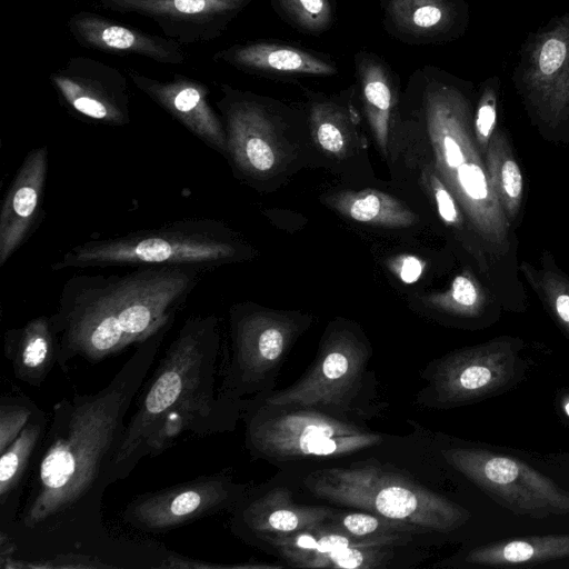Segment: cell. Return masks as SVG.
Segmentation results:
<instances>
[{
  "label": "cell",
  "mask_w": 569,
  "mask_h": 569,
  "mask_svg": "<svg viewBox=\"0 0 569 569\" xmlns=\"http://www.w3.org/2000/svg\"><path fill=\"white\" fill-rule=\"evenodd\" d=\"M496 104L493 93L487 90L481 99L475 119V129L479 141L489 139L496 123Z\"/></svg>",
  "instance_id": "36"
},
{
  "label": "cell",
  "mask_w": 569,
  "mask_h": 569,
  "mask_svg": "<svg viewBox=\"0 0 569 569\" xmlns=\"http://www.w3.org/2000/svg\"><path fill=\"white\" fill-rule=\"evenodd\" d=\"M330 522L356 538H378L403 535H425L419 528L383 516L355 509H338Z\"/></svg>",
  "instance_id": "29"
},
{
  "label": "cell",
  "mask_w": 569,
  "mask_h": 569,
  "mask_svg": "<svg viewBox=\"0 0 569 569\" xmlns=\"http://www.w3.org/2000/svg\"><path fill=\"white\" fill-rule=\"evenodd\" d=\"M487 168L498 200L505 202V206L513 217L523 189V179L518 163L510 156L506 154L503 149L501 154L498 151L496 141H493L491 151L490 153L488 152Z\"/></svg>",
  "instance_id": "30"
},
{
  "label": "cell",
  "mask_w": 569,
  "mask_h": 569,
  "mask_svg": "<svg viewBox=\"0 0 569 569\" xmlns=\"http://www.w3.org/2000/svg\"><path fill=\"white\" fill-rule=\"evenodd\" d=\"M543 280L546 300L561 326L569 332V284L552 274Z\"/></svg>",
  "instance_id": "35"
},
{
  "label": "cell",
  "mask_w": 569,
  "mask_h": 569,
  "mask_svg": "<svg viewBox=\"0 0 569 569\" xmlns=\"http://www.w3.org/2000/svg\"><path fill=\"white\" fill-rule=\"evenodd\" d=\"M311 133L328 156L342 158L350 142V126L343 109L331 101H316L310 109Z\"/></svg>",
  "instance_id": "28"
},
{
  "label": "cell",
  "mask_w": 569,
  "mask_h": 569,
  "mask_svg": "<svg viewBox=\"0 0 569 569\" xmlns=\"http://www.w3.org/2000/svg\"><path fill=\"white\" fill-rule=\"evenodd\" d=\"M569 558V533L530 536L497 541L469 550L471 566L516 567Z\"/></svg>",
  "instance_id": "26"
},
{
  "label": "cell",
  "mask_w": 569,
  "mask_h": 569,
  "mask_svg": "<svg viewBox=\"0 0 569 569\" xmlns=\"http://www.w3.org/2000/svg\"><path fill=\"white\" fill-rule=\"evenodd\" d=\"M127 74L133 84L180 122L209 148L227 158V133L222 118L209 102V87L181 73L160 80L132 69Z\"/></svg>",
  "instance_id": "17"
},
{
  "label": "cell",
  "mask_w": 569,
  "mask_h": 569,
  "mask_svg": "<svg viewBox=\"0 0 569 569\" xmlns=\"http://www.w3.org/2000/svg\"><path fill=\"white\" fill-rule=\"evenodd\" d=\"M413 169L426 194L433 200L441 220L451 228L461 227L458 203L439 177L428 167L419 163L393 162Z\"/></svg>",
  "instance_id": "34"
},
{
  "label": "cell",
  "mask_w": 569,
  "mask_h": 569,
  "mask_svg": "<svg viewBox=\"0 0 569 569\" xmlns=\"http://www.w3.org/2000/svg\"><path fill=\"white\" fill-rule=\"evenodd\" d=\"M363 110L380 152L388 157L390 129L397 110L395 74L388 64L371 52L355 57Z\"/></svg>",
  "instance_id": "24"
},
{
  "label": "cell",
  "mask_w": 569,
  "mask_h": 569,
  "mask_svg": "<svg viewBox=\"0 0 569 569\" xmlns=\"http://www.w3.org/2000/svg\"><path fill=\"white\" fill-rule=\"evenodd\" d=\"M386 29L410 43L448 38L458 27L457 0H381Z\"/></svg>",
  "instance_id": "23"
},
{
  "label": "cell",
  "mask_w": 569,
  "mask_h": 569,
  "mask_svg": "<svg viewBox=\"0 0 569 569\" xmlns=\"http://www.w3.org/2000/svg\"><path fill=\"white\" fill-rule=\"evenodd\" d=\"M213 60L252 74L326 77L337 73L330 61L310 51L272 41L237 43L217 51Z\"/></svg>",
  "instance_id": "21"
},
{
  "label": "cell",
  "mask_w": 569,
  "mask_h": 569,
  "mask_svg": "<svg viewBox=\"0 0 569 569\" xmlns=\"http://www.w3.org/2000/svg\"><path fill=\"white\" fill-rule=\"evenodd\" d=\"M303 487L337 507L368 511L415 526L425 535L450 533L470 517L467 509L403 472L378 462L310 471Z\"/></svg>",
  "instance_id": "6"
},
{
  "label": "cell",
  "mask_w": 569,
  "mask_h": 569,
  "mask_svg": "<svg viewBox=\"0 0 569 569\" xmlns=\"http://www.w3.org/2000/svg\"><path fill=\"white\" fill-rule=\"evenodd\" d=\"M216 102L227 133V160L233 173L249 182L269 178L280 167L282 148L266 100L250 91L220 86Z\"/></svg>",
  "instance_id": "13"
},
{
  "label": "cell",
  "mask_w": 569,
  "mask_h": 569,
  "mask_svg": "<svg viewBox=\"0 0 569 569\" xmlns=\"http://www.w3.org/2000/svg\"><path fill=\"white\" fill-rule=\"evenodd\" d=\"M428 303L436 311L470 317L480 308V293L471 278L460 274L455 278L448 292L430 298Z\"/></svg>",
  "instance_id": "33"
},
{
  "label": "cell",
  "mask_w": 569,
  "mask_h": 569,
  "mask_svg": "<svg viewBox=\"0 0 569 569\" xmlns=\"http://www.w3.org/2000/svg\"><path fill=\"white\" fill-rule=\"evenodd\" d=\"M48 166V147L32 148L11 181L0 210V267L22 247L42 219Z\"/></svg>",
  "instance_id": "18"
},
{
  "label": "cell",
  "mask_w": 569,
  "mask_h": 569,
  "mask_svg": "<svg viewBox=\"0 0 569 569\" xmlns=\"http://www.w3.org/2000/svg\"><path fill=\"white\" fill-rule=\"evenodd\" d=\"M372 348L351 323H331L322 336L315 360L291 386L263 395L270 405L319 407L360 419L380 409L376 380L369 371Z\"/></svg>",
  "instance_id": "7"
},
{
  "label": "cell",
  "mask_w": 569,
  "mask_h": 569,
  "mask_svg": "<svg viewBox=\"0 0 569 569\" xmlns=\"http://www.w3.org/2000/svg\"><path fill=\"white\" fill-rule=\"evenodd\" d=\"M61 106L96 124L122 127L131 121L127 78L102 61L72 57L49 77Z\"/></svg>",
  "instance_id": "14"
},
{
  "label": "cell",
  "mask_w": 569,
  "mask_h": 569,
  "mask_svg": "<svg viewBox=\"0 0 569 569\" xmlns=\"http://www.w3.org/2000/svg\"><path fill=\"white\" fill-rule=\"evenodd\" d=\"M221 347L216 315L184 320L136 398L110 466V486L128 478L140 460L160 455L184 436L234 429L246 399L231 401L218 395Z\"/></svg>",
  "instance_id": "2"
},
{
  "label": "cell",
  "mask_w": 569,
  "mask_h": 569,
  "mask_svg": "<svg viewBox=\"0 0 569 569\" xmlns=\"http://www.w3.org/2000/svg\"><path fill=\"white\" fill-rule=\"evenodd\" d=\"M445 461L517 516L542 519L569 513V492L521 460L470 447L441 449Z\"/></svg>",
  "instance_id": "9"
},
{
  "label": "cell",
  "mask_w": 569,
  "mask_h": 569,
  "mask_svg": "<svg viewBox=\"0 0 569 569\" xmlns=\"http://www.w3.org/2000/svg\"><path fill=\"white\" fill-rule=\"evenodd\" d=\"M244 447L273 465L326 462L360 453L385 441L363 419L295 403L246 399Z\"/></svg>",
  "instance_id": "4"
},
{
  "label": "cell",
  "mask_w": 569,
  "mask_h": 569,
  "mask_svg": "<svg viewBox=\"0 0 569 569\" xmlns=\"http://www.w3.org/2000/svg\"><path fill=\"white\" fill-rule=\"evenodd\" d=\"M172 323L140 342L103 388L53 406L27 478V497L0 531L1 560L27 567H120L117 561L128 567L126 560L163 565L167 550L161 547L128 549L134 541L110 539L101 510L127 415Z\"/></svg>",
  "instance_id": "1"
},
{
  "label": "cell",
  "mask_w": 569,
  "mask_h": 569,
  "mask_svg": "<svg viewBox=\"0 0 569 569\" xmlns=\"http://www.w3.org/2000/svg\"><path fill=\"white\" fill-rule=\"evenodd\" d=\"M250 487L236 481L231 469H223L136 496L123 508L121 519L138 531L166 532L230 511Z\"/></svg>",
  "instance_id": "11"
},
{
  "label": "cell",
  "mask_w": 569,
  "mask_h": 569,
  "mask_svg": "<svg viewBox=\"0 0 569 569\" xmlns=\"http://www.w3.org/2000/svg\"><path fill=\"white\" fill-rule=\"evenodd\" d=\"M247 256L246 246L221 221L186 218L79 243L54 261L51 270L149 266L213 270Z\"/></svg>",
  "instance_id": "5"
},
{
  "label": "cell",
  "mask_w": 569,
  "mask_h": 569,
  "mask_svg": "<svg viewBox=\"0 0 569 569\" xmlns=\"http://www.w3.org/2000/svg\"><path fill=\"white\" fill-rule=\"evenodd\" d=\"M3 352L18 380L40 387L60 357V341L51 317L39 316L21 327L8 329Z\"/></svg>",
  "instance_id": "22"
},
{
  "label": "cell",
  "mask_w": 569,
  "mask_h": 569,
  "mask_svg": "<svg viewBox=\"0 0 569 569\" xmlns=\"http://www.w3.org/2000/svg\"><path fill=\"white\" fill-rule=\"evenodd\" d=\"M338 509L296 503L289 488L250 487L229 511V526L236 536L253 545L266 537L292 535L318 526L330 520Z\"/></svg>",
  "instance_id": "16"
},
{
  "label": "cell",
  "mask_w": 569,
  "mask_h": 569,
  "mask_svg": "<svg viewBox=\"0 0 569 569\" xmlns=\"http://www.w3.org/2000/svg\"><path fill=\"white\" fill-rule=\"evenodd\" d=\"M329 202L345 217L371 226L406 228L418 221V216L408 207L379 190L339 192Z\"/></svg>",
  "instance_id": "27"
},
{
  "label": "cell",
  "mask_w": 569,
  "mask_h": 569,
  "mask_svg": "<svg viewBox=\"0 0 569 569\" xmlns=\"http://www.w3.org/2000/svg\"><path fill=\"white\" fill-rule=\"evenodd\" d=\"M120 13H136L153 20L180 44L214 40L251 0H98Z\"/></svg>",
  "instance_id": "15"
},
{
  "label": "cell",
  "mask_w": 569,
  "mask_h": 569,
  "mask_svg": "<svg viewBox=\"0 0 569 569\" xmlns=\"http://www.w3.org/2000/svg\"><path fill=\"white\" fill-rule=\"evenodd\" d=\"M22 395H3L0 399V453H2L39 412Z\"/></svg>",
  "instance_id": "32"
},
{
  "label": "cell",
  "mask_w": 569,
  "mask_h": 569,
  "mask_svg": "<svg viewBox=\"0 0 569 569\" xmlns=\"http://www.w3.org/2000/svg\"><path fill=\"white\" fill-rule=\"evenodd\" d=\"M563 411L569 417V399L563 402Z\"/></svg>",
  "instance_id": "38"
},
{
  "label": "cell",
  "mask_w": 569,
  "mask_h": 569,
  "mask_svg": "<svg viewBox=\"0 0 569 569\" xmlns=\"http://www.w3.org/2000/svg\"><path fill=\"white\" fill-rule=\"evenodd\" d=\"M288 21L309 33H321L333 22L330 0H272Z\"/></svg>",
  "instance_id": "31"
},
{
  "label": "cell",
  "mask_w": 569,
  "mask_h": 569,
  "mask_svg": "<svg viewBox=\"0 0 569 569\" xmlns=\"http://www.w3.org/2000/svg\"><path fill=\"white\" fill-rule=\"evenodd\" d=\"M521 76L530 96L546 107L559 110L569 106V19L536 38Z\"/></svg>",
  "instance_id": "20"
},
{
  "label": "cell",
  "mask_w": 569,
  "mask_h": 569,
  "mask_svg": "<svg viewBox=\"0 0 569 569\" xmlns=\"http://www.w3.org/2000/svg\"><path fill=\"white\" fill-rule=\"evenodd\" d=\"M413 535L356 538L330 520L286 536L266 537L253 545L277 555L292 568L386 569L397 558V548Z\"/></svg>",
  "instance_id": "12"
},
{
  "label": "cell",
  "mask_w": 569,
  "mask_h": 569,
  "mask_svg": "<svg viewBox=\"0 0 569 569\" xmlns=\"http://www.w3.org/2000/svg\"><path fill=\"white\" fill-rule=\"evenodd\" d=\"M519 368L517 348L506 341L458 349L429 362L420 372L426 385L416 405L451 409L490 397L507 388Z\"/></svg>",
  "instance_id": "10"
},
{
  "label": "cell",
  "mask_w": 569,
  "mask_h": 569,
  "mask_svg": "<svg viewBox=\"0 0 569 569\" xmlns=\"http://www.w3.org/2000/svg\"><path fill=\"white\" fill-rule=\"evenodd\" d=\"M423 270L422 262L413 256H405L399 261L398 274L400 279L406 283H412L417 281Z\"/></svg>",
  "instance_id": "37"
},
{
  "label": "cell",
  "mask_w": 569,
  "mask_h": 569,
  "mask_svg": "<svg viewBox=\"0 0 569 569\" xmlns=\"http://www.w3.org/2000/svg\"><path fill=\"white\" fill-rule=\"evenodd\" d=\"M48 427L40 409L0 458V525L7 527L17 516L20 497L37 450Z\"/></svg>",
  "instance_id": "25"
},
{
  "label": "cell",
  "mask_w": 569,
  "mask_h": 569,
  "mask_svg": "<svg viewBox=\"0 0 569 569\" xmlns=\"http://www.w3.org/2000/svg\"><path fill=\"white\" fill-rule=\"evenodd\" d=\"M73 39L83 48L110 54H137L163 64H182L183 47L168 38L120 24L98 13L79 11L68 20Z\"/></svg>",
  "instance_id": "19"
},
{
  "label": "cell",
  "mask_w": 569,
  "mask_h": 569,
  "mask_svg": "<svg viewBox=\"0 0 569 569\" xmlns=\"http://www.w3.org/2000/svg\"><path fill=\"white\" fill-rule=\"evenodd\" d=\"M210 270L197 266L133 267L121 274L77 273L63 283L51 320L60 341L58 366L91 362L139 345L173 322Z\"/></svg>",
  "instance_id": "3"
},
{
  "label": "cell",
  "mask_w": 569,
  "mask_h": 569,
  "mask_svg": "<svg viewBox=\"0 0 569 569\" xmlns=\"http://www.w3.org/2000/svg\"><path fill=\"white\" fill-rule=\"evenodd\" d=\"M309 326L305 316L273 311L251 303L229 311V341L219 365L218 395L241 401L273 390L289 351Z\"/></svg>",
  "instance_id": "8"
}]
</instances>
